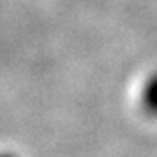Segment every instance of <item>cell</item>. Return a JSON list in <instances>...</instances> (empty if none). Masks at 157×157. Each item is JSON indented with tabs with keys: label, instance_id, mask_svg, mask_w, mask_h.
<instances>
[{
	"label": "cell",
	"instance_id": "6da1fadb",
	"mask_svg": "<svg viewBox=\"0 0 157 157\" xmlns=\"http://www.w3.org/2000/svg\"><path fill=\"white\" fill-rule=\"evenodd\" d=\"M141 101H143V108L147 113L157 115V73L148 78L145 89H143Z\"/></svg>",
	"mask_w": 157,
	"mask_h": 157
},
{
	"label": "cell",
	"instance_id": "7a4b0ae2",
	"mask_svg": "<svg viewBox=\"0 0 157 157\" xmlns=\"http://www.w3.org/2000/svg\"><path fill=\"white\" fill-rule=\"evenodd\" d=\"M0 157H16V155H14V154H7L6 152V154H0Z\"/></svg>",
	"mask_w": 157,
	"mask_h": 157
}]
</instances>
